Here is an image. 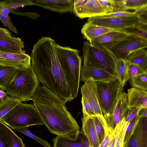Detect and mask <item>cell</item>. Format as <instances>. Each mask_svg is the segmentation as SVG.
I'll return each mask as SVG.
<instances>
[{"instance_id": "cell-1", "label": "cell", "mask_w": 147, "mask_h": 147, "mask_svg": "<svg viewBox=\"0 0 147 147\" xmlns=\"http://www.w3.org/2000/svg\"><path fill=\"white\" fill-rule=\"evenodd\" d=\"M55 42L49 37H42L37 41L32 51V66L39 82L65 103L73 99L64 71L55 51Z\"/></svg>"}, {"instance_id": "cell-2", "label": "cell", "mask_w": 147, "mask_h": 147, "mask_svg": "<svg viewBox=\"0 0 147 147\" xmlns=\"http://www.w3.org/2000/svg\"><path fill=\"white\" fill-rule=\"evenodd\" d=\"M32 100L49 131L57 136L78 138L80 128L65 103L49 89L39 85Z\"/></svg>"}, {"instance_id": "cell-3", "label": "cell", "mask_w": 147, "mask_h": 147, "mask_svg": "<svg viewBox=\"0 0 147 147\" xmlns=\"http://www.w3.org/2000/svg\"><path fill=\"white\" fill-rule=\"evenodd\" d=\"M57 57L64 71L73 99L77 97L79 87L82 59L78 50L54 43Z\"/></svg>"}, {"instance_id": "cell-4", "label": "cell", "mask_w": 147, "mask_h": 147, "mask_svg": "<svg viewBox=\"0 0 147 147\" xmlns=\"http://www.w3.org/2000/svg\"><path fill=\"white\" fill-rule=\"evenodd\" d=\"M40 85L32 66L18 69L15 75L5 90L9 95L22 101L32 100L37 88Z\"/></svg>"}, {"instance_id": "cell-5", "label": "cell", "mask_w": 147, "mask_h": 147, "mask_svg": "<svg viewBox=\"0 0 147 147\" xmlns=\"http://www.w3.org/2000/svg\"><path fill=\"white\" fill-rule=\"evenodd\" d=\"M0 121L16 130L32 125H44L34 104L22 102L0 119Z\"/></svg>"}, {"instance_id": "cell-6", "label": "cell", "mask_w": 147, "mask_h": 147, "mask_svg": "<svg viewBox=\"0 0 147 147\" xmlns=\"http://www.w3.org/2000/svg\"><path fill=\"white\" fill-rule=\"evenodd\" d=\"M95 82L99 104L105 118L112 113L119 97L123 92V87L116 77L108 81Z\"/></svg>"}, {"instance_id": "cell-7", "label": "cell", "mask_w": 147, "mask_h": 147, "mask_svg": "<svg viewBox=\"0 0 147 147\" xmlns=\"http://www.w3.org/2000/svg\"><path fill=\"white\" fill-rule=\"evenodd\" d=\"M82 49L83 56L93 66L115 76L116 60L110 50L87 41L84 42Z\"/></svg>"}, {"instance_id": "cell-8", "label": "cell", "mask_w": 147, "mask_h": 147, "mask_svg": "<svg viewBox=\"0 0 147 147\" xmlns=\"http://www.w3.org/2000/svg\"><path fill=\"white\" fill-rule=\"evenodd\" d=\"M147 48V40L138 35L129 34L110 50L116 60L125 59L132 52Z\"/></svg>"}, {"instance_id": "cell-9", "label": "cell", "mask_w": 147, "mask_h": 147, "mask_svg": "<svg viewBox=\"0 0 147 147\" xmlns=\"http://www.w3.org/2000/svg\"><path fill=\"white\" fill-rule=\"evenodd\" d=\"M140 22L138 15L129 17H96L88 18L87 22L111 29L122 31L136 27Z\"/></svg>"}, {"instance_id": "cell-10", "label": "cell", "mask_w": 147, "mask_h": 147, "mask_svg": "<svg viewBox=\"0 0 147 147\" xmlns=\"http://www.w3.org/2000/svg\"><path fill=\"white\" fill-rule=\"evenodd\" d=\"M81 92L82 97L88 103L94 115L108 128L99 104L96 84L92 78L84 82L81 88Z\"/></svg>"}, {"instance_id": "cell-11", "label": "cell", "mask_w": 147, "mask_h": 147, "mask_svg": "<svg viewBox=\"0 0 147 147\" xmlns=\"http://www.w3.org/2000/svg\"><path fill=\"white\" fill-rule=\"evenodd\" d=\"M73 12L81 19L106 14L98 0H74Z\"/></svg>"}, {"instance_id": "cell-12", "label": "cell", "mask_w": 147, "mask_h": 147, "mask_svg": "<svg viewBox=\"0 0 147 147\" xmlns=\"http://www.w3.org/2000/svg\"><path fill=\"white\" fill-rule=\"evenodd\" d=\"M129 109L127 94L123 92L119 97L112 113L104 118L110 133L113 131L117 125L125 118Z\"/></svg>"}, {"instance_id": "cell-13", "label": "cell", "mask_w": 147, "mask_h": 147, "mask_svg": "<svg viewBox=\"0 0 147 147\" xmlns=\"http://www.w3.org/2000/svg\"><path fill=\"white\" fill-rule=\"evenodd\" d=\"M31 57L26 53H12L0 51V66L22 69L31 65Z\"/></svg>"}, {"instance_id": "cell-14", "label": "cell", "mask_w": 147, "mask_h": 147, "mask_svg": "<svg viewBox=\"0 0 147 147\" xmlns=\"http://www.w3.org/2000/svg\"><path fill=\"white\" fill-rule=\"evenodd\" d=\"M83 64L82 69L80 81L84 82L90 78L96 82L107 81L116 77L110 74L93 66L84 56H83Z\"/></svg>"}, {"instance_id": "cell-15", "label": "cell", "mask_w": 147, "mask_h": 147, "mask_svg": "<svg viewBox=\"0 0 147 147\" xmlns=\"http://www.w3.org/2000/svg\"><path fill=\"white\" fill-rule=\"evenodd\" d=\"M33 5L60 13L73 12L74 0H30Z\"/></svg>"}, {"instance_id": "cell-16", "label": "cell", "mask_w": 147, "mask_h": 147, "mask_svg": "<svg viewBox=\"0 0 147 147\" xmlns=\"http://www.w3.org/2000/svg\"><path fill=\"white\" fill-rule=\"evenodd\" d=\"M129 33L123 31L114 30L96 38L89 42L102 46L108 49H111Z\"/></svg>"}, {"instance_id": "cell-17", "label": "cell", "mask_w": 147, "mask_h": 147, "mask_svg": "<svg viewBox=\"0 0 147 147\" xmlns=\"http://www.w3.org/2000/svg\"><path fill=\"white\" fill-rule=\"evenodd\" d=\"M82 129L89 145L93 147H99L100 144L96 130L93 117L83 115Z\"/></svg>"}, {"instance_id": "cell-18", "label": "cell", "mask_w": 147, "mask_h": 147, "mask_svg": "<svg viewBox=\"0 0 147 147\" xmlns=\"http://www.w3.org/2000/svg\"><path fill=\"white\" fill-rule=\"evenodd\" d=\"M53 147H89L88 140L83 132L80 131L78 138L72 139L63 136H57L53 138Z\"/></svg>"}, {"instance_id": "cell-19", "label": "cell", "mask_w": 147, "mask_h": 147, "mask_svg": "<svg viewBox=\"0 0 147 147\" xmlns=\"http://www.w3.org/2000/svg\"><path fill=\"white\" fill-rule=\"evenodd\" d=\"M24 47V42L19 37L0 36V51L21 53H26L22 50Z\"/></svg>"}, {"instance_id": "cell-20", "label": "cell", "mask_w": 147, "mask_h": 147, "mask_svg": "<svg viewBox=\"0 0 147 147\" xmlns=\"http://www.w3.org/2000/svg\"><path fill=\"white\" fill-rule=\"evenodd\" d=\"M129 107L147 108V91L132 87L127 90Z\"/></svg>"}, {"instance_id": "cell-21", "label": "cell", "mask_w": 147, "mask_h": 147, "mask_svg": "<svg viewBox=\"0 0 147 147\" xmlns=\"http://www.w3.org/2000/svg\"><path fill=\"white\" fill-rule=\"evenodd\" d=\"M113 12L133 9L136 12L147 7V0H113Z\"/></svg>"}, {"instance_id": "cell-22", "label": "cell", "mask_w": 147, "mask_h": 147, "mask_svg": "<svg viewBox=\"0 0 147 147\" xmlns=\"http://www.w3.org/2000/svg\"><path fill=\"white\" fill-rule=\"evenodd\" d=\"M129 64L135 65L147 73V50L141 49L129 54L125 59Z\"/></svg>"}, {"instance_id": "cell-23", "label": "cell", "mask_w": 147, "mask_h": 147, "mask_svg": "<svg viewBox=\"0 0 147 147\" xmlns=\"http://www.w3.org/2000/svg\"><path fill=\"white\" fill-rule=\"evenodd\" d=\"M114 30L87 22L83 26L81 32L84 37L90 42L96 38Z\"/></svg>"}, {"instance_id": "cell-24", "label": "cell", "mask_w": 147, "mask_h": 147, "mask_svg": "<svg viewBox=\"0 0 147 147\" xmlns=\"http://www.w3.org/2000/svg\"><path fill=\"white\" fill-rule=\"evenodd\" d=\"M147 118L140 117L136 130L132 135L138 147H147Z\"/></svg>"}, {"instance_id": "cell-25", "label": "cell", "mask_w": 147, "mask_h": 147, "mask_svg": "<svg viewBox=\"0 0 147 147\" xmlns=\"http://www.w3.org/2000/svg\"><path fill=\"white\" fill-rule=\"evenodd\" d=\"M129 64L125 59H120L116 60L115 66L116 77L123 87L129 80L128 72Z\"/></svg>"}, {"instance_id": "cell-26", "label": "cell", "mask_w": 147, "mask_h": 147, "mask_svg": "<svg viewBox=\"0 0 147 147\" xmlns=\"http://www.w3.org/2000/svg\"><path fill=\"white\" fill-rule=\"evenodd\" d=\"M17 69L0 66V88L5 90L13 80Z\"/></svg>"}, {"instance_id": "cell-27", "label": "cell", "mask_w": 147, "mask_h": 147, "mask_svg": "<svg viewBox=\"0 0 147 147\" xmlns=\"http://www.w3.org/2000/svg\"><path fill=\"white\" fill-rule=\"evenodd\" d=\"M22 101L20 99L9 95L0 101V119Z\"/></svg>"}, {"instance_id": "cell-28", "label": "cell", "mask_w": 147, "mask_h": 147, "mask_svg": "<svg viewBox=\"0 0 147 147\" xmlns=\"http://www.w3.org/2000/svg\"><path fill=\"white\" fill-rule=\"evenodd\" d=\"M128 122L125 118L117 125V131L114 147H124V142L126 130Z\"/></svg>"}, {"instance_id": "cell-29", "label": "cell", "mask_w": 147, "mask_h": 147, "mask_svg": "<svg viewBox=\"0 0 147 147\" xmlns=\"http://www.w3.org/2000/svg\"><path fill=\"white\" fill-rule=\"evenodd\" d=\"M140 117L138 114L127 122L124 142V147L128 143L134 133Z\"/></svg>"}, {"instance_id": "cell-30", "label": "cell", "mask_w": 147, "mask_h": 147, "mask_svg": "<svg viewBox=\"0 0 147 147\" xmlns=\"http://www.w3.org/2000/svg\"><path fill=\"white\" fill-rule=\"evenodd\" d=\"M0 127L4 130L10 137L11 141V147H25L22 139L9 127L0 121Z\"/></svg>"}, {"instance_id": "cell-31", "label": "cell", "mask_w": 147, "mask_h": 147, "mask_svg": "<svg viewBox=\"0 0 147 147\" xmlns=\"http://www.w3.org/2000/svg\"><path fill=\"white\" fill-rule=\"evenodd\" d=\"M93 117L96 134L100 144L105 138L106 134L109 132L97 116L95 115Z\"/></svg>"}, {"instance_id": "cell-32", "label": "cell", "mask_w": 147, "mask_h": 147, "mask_svg": "<svg viewBox=\"0 0 147 147\" xmlns=\"http://www.w3.org/2000/svg\"><path fill=\"white\" fill-rule=\"evenodd\" d=\"M130 83L132 87L147 91V73L135 79L130 80Z\"/></svg>"}, {"instance_id": "cell-33", "label": "cell", "mask_w": 147, "mask_h": 147, "mask_svg": "<svg viewBox=\"0 0 147 147\" xmlns=\"http://www.w3.org/2000/svg\"><path fill=\"white\" fill-rule=\"evenodd\" d=\"M3 1L7 7L13 11L20 7H24L26 5H33L30 0H4Z\"/></svg>"}, {"instance_id": "cell-34", "label": "cell", "mask_w": 147, "mask_h": 147, "mask_svg": "<svg viewBox=\"0 0 147 147\" xmlns=\"http://www.w3.org/2000/svg\"><path fill=\"white\" fill-rule=\"evenodd\" d=\"M17 130L34 140L44 147H52L47 141L38 137L31 133L28 127L18 129Z\"/></svg>"}, {"instance_id": "cell-35", "label": "cell", "mask_w": 147, "mask_h": 147, "mask_svg": "<svg viewBox=\"0 0 147 147\" xmlns=\"http://www.w3.org/2000/svg\"><path fill=\"white\" fill-rule=\"evenodd\" d=\"M11 140L8 134L0 127V147H11Z\"/></svg>"}, {"instance_id": "cell-36", "label": "cell", "mask_w": 147, "mask_h": 147, "mask_svg": "<svg viewBox=\"0 0 147 147\" xmlns=\"http://www.w3.org/2000/svg\"><path fill=\"white\" fill-rule=\"evenodd\" d=\"M137 15V13L134 11L132 12L128 11H121L113 12L98 17H129L135 16Z\"/></svg>"}, {"instance_id": "cell-37", "label": "cell", "mask_w": 147, "mask_h": 147, "mask_svg": "<svg viewBox=\"0 0 147 147\" xmlns=\"http://www.w3.org/2000/svg\"><path fill=\"white\" fill-rule=\"evenodd\" d=\"M128 72L129 80L135 79L144 73L136 66L129 64Z\"/></svg>"}, {"instance_id": "cell-38", "label": "cell", "mask_w": 147, "mask_h": 147, "mask_svg": "<svg viewBox=\"0 0 147 147\" xmlns=\"http://www.w3.org/2000/svg\"><path fill=\"white\" fill-rule=\"evenodd\" d=\"M0 20L4 25L10 30L16 34H18L16 28L11 21V18H7L2 13L0 12Z\"/></svg>"}, {"instance_id": "cell-39", "label": "cell", "mask_w": 147, "mask_h": 147, "mask_svg": "<svg viewBox=\"0 0 147 147\" xmlns=\"http://www.w3.org/2000/svg\"><path fill=\"white\" fill-rule=\"evenodd\" d=\"M98 1L105 10L106 14L113 12L114 10L113 0H100Z\"/></svg>"}, {"instance_id": "cell-40", "label": "cell", "mask_w": 147, "mask_h": 147, "mask_svg": "<svg viewBox=\"0 0 147 147\" xmlns=\"http://www.w3.org/2000/svg\"><path fill=\"white\" fill-rule=\"evenodd\" d=\"M81 102L82 106L83 115H88L91 117H93L95 115L90 105L82 97Z\"/></svg>"}, {"instance_id": "cell-41", "label": "cell", "mask_w": 147, "mask_h": 147, "mask_svg": "<svg viewBox=\"0 0 147 147\" xmlns=\"http://www.w3.org/2000/svg\"><path fill=\"white\" fill-rule=\"evenodd\" d=\"M141 108L135 106L129 107V109L125 119L126 122H128L138 114Z\"/></svg>"}, {"instance_id": "cell-42", "label": "cell", "mask_w": 147, "mask_h": 147, "mask_svg": "<svg viewBox=\"0 0 147 147\" xmlns=\"http://www.w3.org/2000/svg\"><path fill=\"white\" fill-rule=\"evenodd\" d=\"M122 31L128 33L134 34L138 35L147 40V32L141 31L136 27L128 28Z\"/></svg>"}, {"instance_id": "cell-43", "label": "cell", "mask_w": 147, "mask_h": 147, "mask_svg": "<svg viewBox=\"0 0 147 147\" xmlns=\"http://www.w3.org/2000/svg\"><path fill=\"white\" fill-rule=\"evenodd\" d=\"M136 12L141 22L147 23V7Z\"/></svg>"}, {"instance_id": "cell-44", "label": "cell", "mask_w": 147, "mask_h": 147, "mask_svg": "<svg viewBox=\"0 0 147 147\" xmlns=\"http://www.w3.org/2000/svg\"><path fill=\"white\" fill-rule=\"evenodd\" d=\"M0 12L7 18H11L9 16V14L11 13L10 9L5 5L3 1H1L0 2Z\"/></svg>"}, {"instance_id": "cell-45", "label": "cell", "mask_w": 147, "mask_h": 147, "mask_svg": "<svg viewBox=\"0 0 147 147\" xmlns=\"http://www.w3.org/2000/svg\"><path fill=\"white\" fill-rule=\"evenodd\" d=\"M11 13L16 15H23L33 19H35L40 17V15L38 13H20L16 12L14 11L11 10Z\"/></svg>"}, {"instance_id": "cell-46", "label": "cell", "mask_w": 147, "mask_h": 147, "mask_svg": "<svg viewBox=\"0 0 147 147\" xmlns=\"http://www.w3.org/2000/svg\"><path fill=\"white\" fill-rule=\"evenodd\" d=\"M117 131V128L116 127L114 131L110 133V142L108 147H114Z\"/></svg>"}, {"instance_id": "cell-47", "label": "cell", "mask_w": 147, "mask_h": 147, "mask_svg": "<svg viewBox=\"0 0 147 147\" xmlns=\"http://www.w3.org/2000/svg\"><path fill=\"white\" fill-rule=\"evenodd\" d=\"M110 133H107L106 136L99 147H108L110 142Z\"/></svg>"}, {"instance_id": "cell-48", "label": "cell", "mask_w": 147, "mask_h": 147, "mask_svg": "<svg viewBox=\"0 0 147 147\" xmlns=\"http://www.w3.org/2000/svg\"><path fill=\"white\" fill-rule=\"evenodd\" d=\"M11 33L7 30L3 28H0V36L9 37L12 36Z\"/></svg>"}, {"instance_id": "cell-49", "label": "cell", "mask_w": 147, "mask_h": 147, "mask_svg": "<svg viewBox=\"0 0 147 147\" xmlns=\"http://www.w3.org/2000/svg\"><path fill=\"white\" fill-rule=\"evenodd\" d=\"M136 28L141 31L147 32V23L140 21Z\"/></svg>"}, {"instance_id": "cell-50", "label": "cell", "mask_w": 147, "mask_h": 147, "mask_svg": "<svg viewBox=\"0 0 147 147\" xmlns=\"http://www.w3.org/2000/svg\"><path fill=\"white\" fill-rule=\"evenodd\" d=\"M138 115L140 117L147 118V108H142L139 111Z\"/></svg>"}, {"instance_id": "cell-51", "label": "cell", "mask_w": 147, "mask_h": 147, "mask_svg": "<svg viewBox=\"0 0 147 147\" xmlns=\"http://www.w3.org/2000/svg\"><path fill=\"white\" fill-rule=\"evenodd\" d=\"M8 94L6 92L2 89H0V100H2L8 96Z\"/></svg>"}, {"instance_id": "cell-52", "label": "cell", "mask_w": 147, "mask_h": 147, "mask_svg": "<svg viewBox=\"0 0 147 147\" xmlns=\"http://www.w3.org/2000/svg\"><path fill=\"white\" fill-rule=\"evenodd\" d=\"M146 146L147 147V133H146Z\"/></svg>"}, {"instance_id": "cell-53", "label": "cell", "mask_w": 147, "mask_h": 147, "mask_svg": "<svg viewBox=\"0 0 147 147\" xmlns=\"http://www.w3.org/2000/svg\"><path fill=\"white\" fill-rule=\"evenodd\" d=\"M89 147H92V146H91L90 145H89Z\"/></svg>"}]
</instances>
